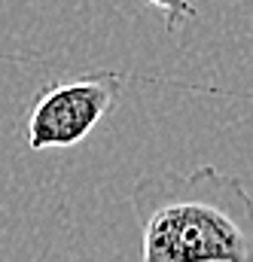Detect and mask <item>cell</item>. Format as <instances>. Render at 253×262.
Segmentation results:
<instances>
[{"instance_id": "1", "label": "cell", "mask_w": 253, "mask_h": 262, "mask_svg": "<svg viewBox=\"0 0 253 262\" xmlns=\"http://www.w3.org/2000/svg\"><path fill=\"white\" fill-rule=\"evenodd\" d=\"M140 262H253V195L235 174L198 165L131 186Z\"/></svg>"}, {"instance_id": "2", "label": "cell", "mask_w": 253, "mask_h": 262, "mask_svg": "<svg viewBox=\"0 0 253 262\" xmlns=\"http://www.w3.org/2000/svg\"><path fill=\"white\" fill-rule=\"evenodd\" d=\"M119 104V76L89 73L46 85L28 113V146L34 152L82 143Z\"/></svg>"}, {"instance_id": "3", "label": "cell", "mask_w": 253, "mask_h": 262, "mask_svg": "<svg viewBox=\"0 0 253 262\" xmlns=\"http://www.w3.org/2000/svg\"><path fill=\"white\" fill-rule=\"evenodd\" d=\"M146 3L165 12V31L168 34L180 31L189 18H195V12H198L192 0H146Z\"/></svg>"}]
</instances>
